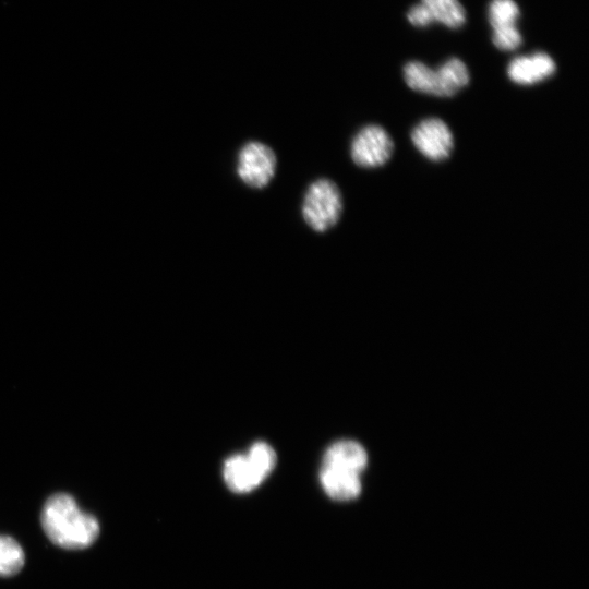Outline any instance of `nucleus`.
Returning <instances> with one entry per match:
<instances>
[{"instance_id":"423d86ee","label":"nucleus","mask_w":589,"mask_h":589,"mask_svg":"<svg viewBox=\"0 0 589 589\" xmlns=\"http://www.w3.org/2000/svg\"><path fill=\"white\" fill-rule=\"evenodd\" d=\"M411 140L422 155L434 161L446 159L454 145L449 128L438 118L421 121L413 129Z\"/></svg>"},{"instance_id":"f03ea898","label":"nucleus","mask_w":589,"mask_h":589,"mask_svg":"<svg viewBox=\"0 0 589 589\" xmlns=\"http://www.w3.org/2000/svg\"><path fill=\"white\" fill-rule=\"evenodd\" d=\"M404 75L410 88L438 97H452L469 83L468 69L458 58L448 59L436 70L411 61L405 65Z\"/></svg>"},{"instance_id":"6e6552de","label":"nucleus","mask_w":589,"mask_h":589,"mask_svg":"<svg viewBox=\"0 0 589 589\" xmlns=\"http://www.w3.org/2000/svg\"><path fill=\"white\" fill-rule=\"evenodd\" d=\"M554 60L545 52L514 58L507 68L509 79L521 85H530L550 77L555 72Z\"/></svg>"},{"instance_id":"4468645a","label":"nucleus","mask_w":589,"mask_h":589,"mask_svg":"<svg viewBox=\"0 0 589 589\" xmlns=\"http://www.w3.org/2000/svg\"><path fill=\"white\" fill-rule=\"evenodd\" d=\"M245 455L264 478L273 471L276 465L275 450L265 442L252 444Z\"/></svg>"},{"instance_id":"1a4fd4ad","label":"nucleus","mask_w":589,"mask_h":589,"mask_svg":"<svg viewBox=\"0 0 589 589\" xmlns=\"http://www.w3.org/2000/svg\"><path fill=\"white\" fill-rule=\"evenodd\" d=\"M368 453L362 444L353 440H340L326 449L322 466L340 468L361 474L368 465Z\"/></svg>"},{"instance_id":"f8f14e48","label":"nucleus","mask_w":589,"mask_h":589,"mask_svg":"<svg viewBox=\"0 0 589 589\" xmlns=\"http://www.w3.org/2000/svg\"><path fill=\"white\" fill-rule=\"evenodd\" d=\"M430 24L438 22L448 28L457 29L466 22V12L458 0H421Z\"/></svg>"},{"instance_id":"7ed1b4c3","label":"nucleus","mask_w":589,"mask_h":589,"mask_svg":"<svg viewBox=\"0 0 589 589\" xmlns=\"http://www.w3.org/2000/svg\"><path fill=\"white\" fill-rule=\"evenodd\" d=\"M342 207V196L338 185L328 178H317L304 191L301 216L312 231L323 233L339 221Z\"/></svg>"},{"instance_id":"f257e3e1","label":"nucleus","mask_w":589,"mask_h":589,"mask_svg":"<svg viewBox=\"0 0 589 589\" xmlns=\"http://www.w3.org/2000/svg\"><path fill=\"white\" fill-rule=\"evenodd\" d=\"M40 522L48 539L67 550L88 548L99 536L97 519L82 512L75 500L65 493L48 497L40 514Z\"/></svg>"},{"instance_id":"20e7f679","label":"nucleus","mask_w":589,"mask_h":589,"mask_svg":"<svg viewBox=\"0 0 589 589\" xmlns=\"http://www.w3.org/2000/svg\"><path fill=\"white\" fill-rule=\"evenodd\" d=\"M277 156L271 146L260 141H248L238 151L236 173L248 188L261 190L273 180Z\"/></svg>"},{"instance_id":"ddd939ff","label":"nucleus","mask_w":589,"mask_h":589,"mask_svg":"<svg viewBox=\"0 0 589 589\" xmlns=\"http://www.w3.org/2000/svg\"><path fill=\"white\" fill-rule=\"evenodd\" d=\"M24 565L21 545L9 536H0V577L17 574Z\"/></svg>"},{"instance_id":"9b49d317","label":"nucleus","mask_w":589,"mask_h":589,"mask_svg":"<svg viewBox=\"0 0 589 589\" xmlns=\"http://www.w3.org/2000/svg\"><path fill=\"white\" fill-rule=\"evenodd\" d=\"M224 480L229 489L245 493L255 489L265 479L247 455H233L224 465Z\"/></svg>"},{"instance_id":"39448f33","label":"nucleus","mask_w":589,"mask_h":589,"mask_svg":"<svg viewBox=\"0 0 589 589\" xmlns=\"http://www.w3.org/2000/svg\"><path fill=\"white\" fill-rule=\"evenodd\" d=\"M393 148V141L388 133L380 125L369 124L353 136L350 156L361 168H376L389 159Z\"/></svg>"},{"instance_id":"0eeeda50","label":"nucleus","mask_w":589,"mask_h":589,"mask_svg":"<svg viewBox=\"0 0 589 589\" xmlns=\"http://www.w3.org/2000/svg\"><path fill=\"white\" fill-rule=\"evenodd\" d=\"M519 8L514 0H492L489 5V22L493 28L492 40L496 48L515 50L522 43L516 27Z\"/></svg>"},{"instance_id":"9d476101","label":"nucleus","mask_w":589,"mask_h":589,"mask_svg":"<svg viewBox=\"0 0 589 589\" xmlns=\"http://www.w3.org/2000/svg\"><path fill=\"white\" fill-rule=\"evenodd\" d=\"M361 474L329 466H322L320 479L325 492L334 500L350 501L362 490Z\"/></svg>"}]
</instances>
